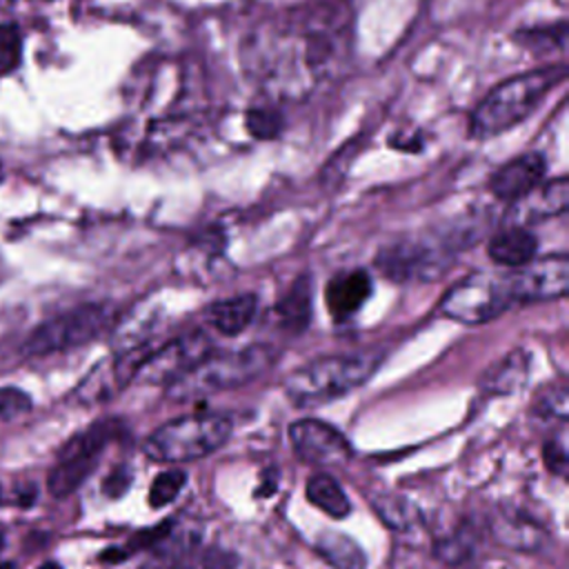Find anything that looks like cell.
<instances>
[{"label":"cell","instance_id":"5bb4252c","mask_svg":"<svg viewBox=\"0 0 569 569\" xmlns=\"http://www.w3.org/2000/svg\"><path fill=\"white\" fill-rule=\"evenodd\" d=\"M491 533L500 545L518 551H538L547 545L545 527L518 509H496L491 516Z\"/></svg>","mask_w":569,"mask_h":569},{"label":"cell","instance_id":"277c9868","mask_svg":"<svg viewBox=\"0 0 569 569\" xmlns=\"http://www.w3.org/2000/svg\"><path fill=\"white\" fill-rule=\"evenodd\" d=\"M278 358V351L269 345H251L238 351L209 353L191 371L169 382L167 398L196 400L227 389L242 387L260 378Z\"/></svg>","mask_w":569,"mask_h":569},{"label":"cell","instance_id":"7a4b0ae2","mask_svg":"<svg viewBox=\"0 0 569 569\" xmlns=\"http://www.w3.org/2000/svg\"><path fill=\"white\" fill-rule=\"evenodd\" d=\"M382 356V351L367 349L318 358L287 376L284 393L296 407H313L336 400L365 385L380 367Z\"/></svg>","mask_w":569,"mask_h":569},{"label":"cell","instance_id":"2e32d148","mask_svg":"<svg viewBox=\"0 0 569 569\" xmlns=\"http://www.w3.org/2000/svg\"><path fill=\"white\" fill-rule=\"evenodd\" d=\"M531 369V356L527 349H513L498 362L485 369L478 387L489 396H509L525 387Z\"/></svg>","mask_w":569,"mask_h":569},{"label":"cell","instance_id":"d4e9b609","mask_svg":"<svg viewBox=\"0 0 569 569\" xmlns=\"http://www.w3.org/2000/svg\"><path fill=\"white\" fill-rule=\"evenodd\" d=\"M567 402H569L567 387H565V385H553V387H547V389H542V391L538 393V398H536L531 411H533L538 418L565 422V420L569 418Z\"/></svg>","mask_w":569,"mask_h":569},{"label":"cell","instance_id":"52a82bcc","mask_svg":"<svg viewBox=\"0 0 569 569\" xmlns=\"http://www.w3.org/2000/svg\"><path fill=\"white\" fill-rule=\"evenodd\" d=\"M111 318L113 311L107 305H80L38 325L24 340L22 351L27 356H49L87 345L107 331Z\"/></svg>","mask_w":569,"mask_h":569},{"label":"cell","instance_id":"603a6c76","mask_svg":"<svg viewBox=\"0 0 569 569\" xmlns=\"http://www.w3.org/2000/svg\"><path fill=\"white\" fill-rule=\"evenodd\" d=\"M376 516L393 531H409L418 522V509L400 493H376L371 498Z\"/></svg>","mask_w":569,"mask_h":569},{"label":"cell","instance_id":"484cf974","mask_svg":"<svg viewBox=\"0 0 569 569\" xmlns=\"http://www.w3.org/2000/svg\"><path fill=\"white\" fill-rule=\"evenodd\" d=\"M184 482H187V473L180 469H169V471L156 476V480L151 482V489H149V505L153 509L167 507L169 502L176 500V496L180 493Z\"/></svg>","mask_w":569,"mask_h":569},{"label":"cell","instance_id":"6da1fadb","mask_svg":"<svg viewBox=\"0 0 569 569\" xmlns=\"http://www.w3.org/2000/svg\"><path fill=\"white\" fill-rule=\"evenodd\" d=\"M351 49V16L340 2H313L267 18L244 42L249 80L269 98L300 100L331 82Z\"/></svg>","mask_w":569,"mask_h":569},{"label":"cell","instance_id":"f546056e","mask_svg":"<svg viewBox=\"0 0 569 569\" xmlns=\"http://www.w3.org/2000/svg\"><path fill=\"white\" fill-rule=\"evenodd\" d=\"M129 482H131V471L127 467H120V469L111 471L109 478L102 482V491L109 498H118V496H122L127 491Z\"/></svg>","mask_w":569,"mask_h":569},{"label":"cell","instance_id":"ac0fdd59","mask_svg":"<svg viewBox=\"0 0 569 569\" xmlns=\"http://www.w3.org/2000/svg\"><path fill=\"white\" fill-rule=\"evenodd\" d=\"M256 309H258L256 296L242 293V296L227 298V300L209 305L207 311H204V318L220 333L238 336L251 325V320L256 316Z\"/></svg>","mask_w":569,"mask_h":569},{"label":"cell","instance_id":"83f0119b","mask_svg":"<svg viewBox=\"0 0 569 569\" xmlns=\"http://www.w3.org/2000/svg\"><path fill=\"white\" fill-rule=\"evenodd\" d=\"M31 409V398L18 387H0V420H13Z\"/></svg>","mask_w":569,"mask_h":569},{"label":"cell","instance_id":"30bf717a","mask_svg":"<svg viewBox=\"0 0 569 569\" xmlns=\"http://www.w3.org/2000/svg\"><path fill=\"white\" fill-rule=\"evenodd\" d=\"M211 349L213 342L204 331L182 333L160 349H153L138 369V376L149 385H169L191 371L200 360H204Z\"/></svg>","mask_w":569,"mask_h":569},{"label":"cell","instance_id":"f1b7e54d","mask_svg":"<svg viewBox=\"0 0 569 569\" xmlns=\"http://www.w3.org/2000/svg\"><path fill=\"white\" fill-rule=\"evenodd\" d=\"M542 460L547 469L556 476H565L567 471V449L560 440H547L542 447Z\"/></svg>","mask_w":569,"mask_h":569},{"label":"cell","instance_id":"44dd1931","mask_svg":"<svg viewBox=\"0 0 569 569\" xmlns=\"http://www.w3.org/2000/svg\"><path fill=\"white\" fill-rule=\"evenodd\" d=\"M276 318L289 331H305L311 318V284L307 278H298L296 284L276 305Z\"/></svg>","mask_w":569,"mask_h":569},{"label":"cell","instance_id":"cb8c5ba5","mask_svg":"<svg viewBox=\"0 0 569 569\" xmlns=\"http://www.w3.org/2000/svg\"><path fill=\"white\" fill-rule=\"evenodd\" d=\"M476 549V533L469 525L465 527H458L453 533L440 538L436 542V549L433 553L447 562V565H458V562H465Z\"/></svg>","mask_w":569,"mask_h":569},{"label":"cell","instance_id":"1f68e13d","mask_svg":"<svg viewBox=\"0 0 569 569\" xmlns=\"http://www.w3.org/2000/svg\"><path fill=\"white\" fill-rule=\"evenodd\" d=\"M40 569H60L56 562H47V565H42Z\"/></svg>","mask_w":569,"mask_h":569},{"label":"cell","instance_id":"d6a6232c","mask_svg":"<svg viewBox=\"0 0 569 569\" xmlns=\"http://www.w3.org/2000/svg\"><path fill=\"white\" fill-rule=\"evenodd\" d=\"M0 569H13V565H11V562H2Z\"/></svg>","mask_w":569,"mask_h":569},{"label":"cell","instance_id":"ffe728a7","mask_svg":"<svg viewBox=\"0 0 569 569\" xmlns=\"http://www.w3.org/2000/svg\"><path fill=\"white\" fill-rule=\"evenodd\" d=\"M316 549L336 569H365L367 565L362 547L340 531H322L316 538Z\"/></svg>","mask_w":569,"mask_h":569},{"label":"cell","instance_id":"ba28073f","mask_svg":"<svg viewBox=\"0 0 569 569\" xmlns=\"http://www.w3.org/2000/svg\"><path fill=\"white\" fill-rule=\"evenodd\" d=\"M116 436V422H96L87 431L71 438L47 478V489L53 498L71 496L96 469L104 445Z\"/></svg>","mask_w":569,"mask_h":569},{"label":"cell","instance_id":"7c38bea8","mask_svg":"<svg viewBox=\"0 0 569 569\" xmlns=\"http://www.w3.org/2000/svg\"><path fill=\"white\" fill-rule=\"evenodd\" d=\"M511 282L520 305L545 302L562 298L569 289V260L567 256H547L513 267Z\"/></svg>","mask_w":569,"mask_h":569},{"label":"cell","instance_id":"4dcf8cb0","mask_svg":"<svg viewBox=\"0 0 569 569\" xmlns=\"http://www.w3.org/2000/svg\"><path fill=\"white\" fill-rule=\"evenodd\" d=\"M33 500H36V487L33 485L20 489V493H18V505L20 507H31Z\"/></svg>","mask_w":569,"mask_h":569},{"label":"cell","instance_id":"3957f363","mask_svg":"<svg viewBox=\"0 0 569 569\" xmlns=\"http://www.w3.org/2000/svg\"><path fill=\"white\" fill-rule=\"evenodd\" d=\"M562 80L565 67H545L500 82L476 107L471 116L473 136L489 138L522 122Z\"/></svg>","mask_w":569,"mask_h":569},{"label":"cell","instance_id":"5b68a950","mask_svg":"<svg viewBox=\"0 0 569 569\" xmlns=\"http://www.w3.org/2000/svg\"><path fill=\"white\" fill-rule=\"evenodd\" d=\"M233 422L224 413H191L158 427L144 442L156 462H189L220 449L231 436Z\"/></svg>","mask_w":569,"mask_h":569},{"label":"cell","instance_id":"e0dca14e","mask_svg":"<svg viewBox=\"0 0 569 569\" xmlns=\"http://www.w3.org/2000/svg\"><path fill=\"white\" fill-rule=\"evenodd\" d=\"M516 218L520 222H538L551 216H560L569 204V184L567 178L560 176L547 184L533 187L527 196L516 200Z\"/></svg>","mask_w":569,"mask_h":569},{"label":"cell","instance_id":"8fae6325","mask_svg":"<svg viewBox=\"0 0 569 569\" xmlns=\"http://www.w3.org/2000/svg\"><path fill=\"white\" fill-rule=\"evenodd\" d=\"M289 440L300 460L313 467H342L351 460V447L347 438L327 422L296 420L289 427Z\"/></svg>","mask_w":569,"mask_h":569},{"label":"cell","instance_id":"7402d4cb","mask_svg":"<svg viewBox=\"0 0 569 569\" xmlns=\"http://www.w3.org/2000/svg\"><path fill=\"white\" fill-rule=\"evenodd\" d=\"M307 498L331 518H345L351 511L349 498L342 487L327 473H313L307 480Z\"/></svg>","mask_w":569,"mask_h":569},{"label":"cell","instance_id":"836d02e7","mask_svg":"<svg viewBox=\"0 0 569 569\" xmlns=\"http://www.w3.org/2000/svg\"><path fill=\"white\" fill-rule=\"evenodd\" d=\"M2 547H4V538H2V533H0V551H2Z\"/></svg>","mask_w":569,"mask_h":569},{"label":"cell","instance_id":"9c48e42d","mask_svg":"<svg viewBox=\"0 0 569 569\" xmlns=\"http://www.w3.org/2000/svg\"><path fill=\"white\" fill-rule=\"evenodd\" d=\"M447 244H431L427 240H402L385 247L378 253V269L396 280H436L447 269Z\"/></svg>","mask_w":569,"mask_h":569},{"label":"cell","instance_id":"d6986e66","mask_svg":"<svg viewBox=\"0 0 569 569\" xmlns=\"http://www.w3.org/2000/svg\"><path fill=\"white\" fill-rule=\"evenodd\" d=\"M536 249H538V240L525 227H509L496 233L487 247L491 260L502 267H520L533 260Z\"/></svg>","mask_w":569,"mask_h":569},{"label":"cell","instance_id":"8992f818","mask_svg":"<svg viewBox=\"0 0 569 569\" xmlns=\"http://www.w3.org/2000/svg\"><path fill=\"white\" fill-rule=\"evenodd\" d=\"M511 307H518V298L509 271L471 273L453 284L440 302V311L462 325H485Z\"/></svg>","mask_w":569,"mask_h":569},{"label":"cell","instance_id":"9a60e30c","mask_svg":"<svg viewBox=\"0 0 569 569\" xmlns=\"http://www.w3.org/2000/svg\"><path fill=\"white\" fill-rule=\"evenodd\" d=\"M371 296V278L367 271H349L329 280L325 287V302L336 320L351 318Z\"/></svg>","mask_w":569,"mask_h":569},{"label":"cell","instance_id":"4316f807","mask_svg":"<svg viewBox=\"0 0 569 569\" xmlns=\"http://www.w3.org/2000/svg\"><path fill=\"white\" fill-rule=\"evenodd\" d=\"M20 31L16 24H0V76L9 73L20 60Z\"/></svg>","mask_w":569,"mask_h":569},{"label":"cell","instance_id":"4fadbf2b","mask_svg":"<svg viewBox=\"0 0 569 569\" xmlns=\"http://www.w3.org/2000/svg\"><path fill=\"white\" fill-rule=\"evenodd\" d=\"M545 176V158L540 153H525L502 164L491 178V191L500 200L516 202L540 184Z\"/></svg>","mask_w":569,"mask_h":569}]
</instances>
